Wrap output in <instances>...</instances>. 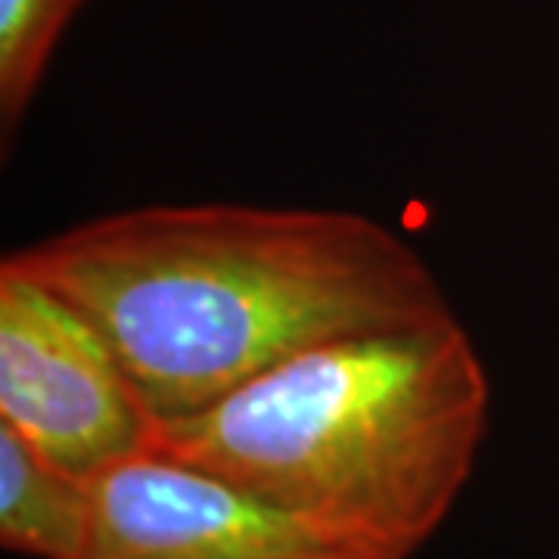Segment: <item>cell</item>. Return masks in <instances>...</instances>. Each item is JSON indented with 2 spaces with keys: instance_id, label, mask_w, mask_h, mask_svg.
Returning <instances> with one entry per match:
<instances>
[{
  "instance_id": "obj_4",
  "label": "cell",
  "mask_w": 559,
  "mask_h": 559,
  "mask_svg": "<svg viewBox=\"0 0 559 559\" xmlns=\"http://www.w3.org/2000/svg\"><path fill=\"white\" fill-rule=\"evenodd\" d=\"M79 559L407 557L150 448L94 479V522Z\"/></svg>"
},
{
  "instance_id": "obj_1",
  "label": "cell",
  "mask_w": 559,
  "mask_h": 559,
  "mask_svg": "<svg viewBox=\"0 0 559 559\" xmlns=\"http://www.w3.org/2000/svg\"><path fill=\"white\" fill-rule=\"evenodd\" d=\"M3 259L94 320L153 426L200 414L305 348L454 314L399 230L345 209L140 205Z\"/></svg>"
},
{
  "instance_id": "obj_2",
  "label": "cell",
  "mask_w": 559,
  "mask_h": 559,
  "mask_svg": "<svg viewBox=\"0 0 559 559\" xmlns=\"http://www.w3.org/2000/svg\"><path fill=\"white\" fill-rule=\"evenodd\" d=\"M488 417L485 360L451 314L305 348L156 423L150 448L411 559L457 507Z\"/></svg>"
},
{
  "instance_id": "obj_5",
  "label": "cell",
  "mask_w": 559,
  "mask_h": 559,
  "mask_svg": "<svg viewBox=\"0 0 559 559\" xmlns=\"http://www.w3.org/2000/svg\"><path fill=\"white\" fill-rule=\"evenodd\" d=\"M94 522V481L40 457L0 423V547L25 559H79Z\"/></svg>"
},
{
  "instance_id": "obj_3",
  "label": "cell",
  "mask_w": 559,
  "mask_h": 559,
  "mask_svg": "<svg viewBox=\"0 0 559 559\" xmlns=\"http://www.w3.org/2000/svg\"><path fill=\"white\" fill-rule=\"evenodd\" d=\"M0 423L40 457L91 481L153 444V417L94 320L7 259Z\"/></svg>"
},
{
  "instance_id": "obj_6",
  "label": "cell",
  "mask_w": 559,
  "mask_h": 559,
  "mask_svg": "<svg viewBox=\"0 0 559 559\" xmlns=\"http://www.w3.org/2000/svg\"><path fill=\"white\" fill-rule=\"evenodd\" d=\"M87 0H0V134L16 138L72 20Z\"/></svg>"
}]
</instances>
